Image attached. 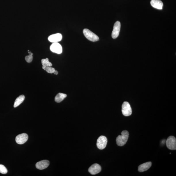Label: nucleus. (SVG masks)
<instances>
[{"mask_svg": "<svg viewBox=\"0 0 176 176\" xmlns=\"http://www.w3.org/2000/svg\"><path fill=\"white\" fill-rule=\"evenodd\" d=\"M101 167L99 164L95 163L89 167V171L90 174L95 175L97 174L101 171Z\"/></svg>", "mask_w": 176, "mask_h": 176, "instance_id": "nucleus-9", "label": "nucleus"}, {"mask_svg": "<svg viewBox=\"0 0 176 176\" xmlns=\"http://www.w3.org/2000/svg\"><path fill=\"white\" fill-rule=\"evenodd\" d=\"M150 4L154 8L158 9H162L163 3L160 0H151Z\"/></svg>", "mask_w": 176, "mask_h": 176, "instance_id": "nucleus-12", "label": "nucleus"}, {"mask_svg": "<svg viewBox=\"0 0 176 176\" xmlns=\"http://www.w3.org/2000/svg\"><path fill=\"white\" fill-rule=\"evenodd\" d=\"M28 136L27 134L23 133L19 134L16 137V141L17 144L22 145L28 141Z\"/></svg>", "mask_w": 176, "mask_h": 176, "instance_id": "nucleus-7", "label": "nucleus"}, {"mask_svg": "<svg viewBox=\"0 0 176 176\" xmlns=\"http://www.w3.org/2000/svg\"><path fill=\"white\" fill-rule=\"evenodd\" d=\"M45 70L48 73H52L54 72L55 70L54 68L51 67H48L45 68Z\"/></svg>", "mask_w": 176, "mask_h": 176, "instance_id": "nucleus-19", "label": "nucleus"}, {"mask_svg": "<svg viewBox=\"0 0 176 176\" xmlns=\"http://www.w3.org/2000/svg\"><path fill=\"white\" fill-rule=\"evenodd\" d=\"M129 136L128 131L124 130L121 133V135H119L116 139L117 145L119 146H123L128 141Z\"/></svg>", "mask_w": 176, "mask_h": 176, "instance_id": "nucleus-1", "label": "nucleus"}, {"mask_svg": "<svg viewBox=\"0 0 176 176\" xmlns=\"http://www.w3.org/2000/svg\"><path fill=\"white\" fill-rule=\"evenodd\" d=\"M121 24L120 22L117 21L114 24L113 30H112V38L115 39L118 36L120 31Z\"/></svg>", "mask_w": 176, "mask_h": 176, "instance_id": "nucleus-6", "label": "nucleus"}, {"mask_svg": "<svg viewBox=\"0 0 176 176\" xmlns=\"http://www.w3.org/2000/svg\"><path fill=\"white\" fill-rule=\"evenodd\" d=\"M50 162L48 160H41L37 163L36 164V167L37 169L42 170L48 167L49 165Z\"/></svg>", "mask_w": 176, "mask_h": 176, "instance_id": "nucleus-11", "label": "nucleus"}, {"mask_svg": "<svg viewBox=\"0 0 176 176\" xmlns=\"http://www.w3.org/2000/svg\"><path fill=\"white\" fill-rule=\"evenodd\" d=\"M24 99H25V96L24 95H20L17 97L14 102V107L16 108L19 106L23 102Z\"/></svg>", "mask_w": 176, "mask_h": 176, "instance_id": "nucleus-14", "label": "nucleus"}, {"mask_svg": "<svg viewBox=\"0 0 176 176\" xmlns=\"http://www.w3.org/2000/svg\"><path fill=\"white\" fill-rule=\"evenodd\" d=\"M151 165L152 163L151 162H148L142 164L139 166L138 170L139 172H145L150 169Z\"/></svg>", "mask_w": 176, "mask_h": 176, "instance_id": "nucleus-13", "label": "nucleus"}, {"mask_svg": "<svg viewBox=\"0 0 176 176\" xmlns=\"http://www.w3.org/2000/svg\"><path fill=\"white\" fill-rule=\"evenodd\" d=\"M67 96L66 94L59 93L55 97V101L56 102L60 103L62 102Z\"/></svg>", "mask_w": 176, "mask_h": 176, "instance_id": "nucleus-15", "label": "nucleus"}, {"mask_svg": "<svg viewBox=\"0 0 176 176\" xmlns=\"http://www.w3.org/2000/svg\"><path fill=\"white\" fill-rule=\"evenodd\" d=\"M107 143V139L106 136H100L97 140V145L100 150H103L106 148Z\"/></svg>", "mask_w": 176, "mask_h": 176, "instance_id": "nucleus-4", "label": "nucleus"}, {"mask_svg": "<svg viewBox=\"0 0 176 176\" xmlns=\"http://www.w3.org/2000/svg\"><path fill=\"white\" fill-rule=\"evenodd\" d=\"M50 50L53 53L60 54L62 52V45L58 43H53L50 46Z\"/></svg>", "mask_w": 176, "mask_h": 176, "instance_id": "nucleus-8", "label": "nucleus"}, {"mask_svg": "<svg viewBox=\"0 0 176 176\" xmlns=\"http://www.w3.org/2000/svg\"><path fill=\"white\" fill-rule=\"evenodd\" d=\"M62 36L60 33L53 34L49 37L48 40L50 42L53 43H58L62 40Z\"/></svg>", "mask_w": 176, "mask_h": 176, "instance_id": "nucleus-10", "label": "nucleus"}, {"mask_svg": "<svg viewBox=\"0 0 176 176\" xmlns=\"http://www.w3.org/2000/svg\"><path fill=\"white\" fill-rule=\"evenodd\" d=\"M166 146L169 150H176V139L175 137L170 136L168 138L166 141Z\"/></svg>", "mask_w": 176, "mask_h": 176, "instance_id": "nucleus-5", "label": "nucleus"}, {"mask_svg": "<svg viewBox=\"0 0 176 176\" xmlns=\"http://www.w3.org/2000/svg\"><path fill=\"white\" fill-rule=\"evenodd\" d=\"M83 32L85 37L90 41L95 42L99 40L98 37L89 29H84Z\"/></svg>", "mask_w": 176, "mask_h": 176, "instance_id": "nucleus-2", "label": "nucleus"}, {"mask_svg": "<svg viewBox=\"0 0 176 176\" xmlns=\"http://www.w3.org/2000/svg\"><path fill=\"white\" fill-rule=\"evenodd\" d=\"M29 55L26 56L25 59L26 62L28 63H30L33 60V53L28 51Z\"/></svg>", "mask_w": 176, "mask_h": 176, "instance_id": "nucleus-17", "label": "nucleus"}, {"mask_svg": "<svg viewBox=\"0 0 176 176\" xmlns=\"http://www.w3.org/2000/svg\"><path fill=\"white\" fill-rule=\"evenodd\" d=\"M122 113L124 116H127L131 115L132 109L130 104L126 102H124L122 106Z\"/></svg>", "mask_w": 176, "mask_h": 176, "instance_id": "nucleus-3", "label": "nucleus"}, {"mask_svg": "<svg viewBox=\"0 0 176 176\" xmlns=\"http://www.w3.org/2000/svg\"><path fill=\"white\" fill-rule=\"evenodd\" d=\"M8 172L7 168L5 166L2 164H0V173L2 174H6Z\"/></svg>", "mask_w": 176, "mask_h": 176, "instance_id": "nucleus-18", "label": "nucleus"}, {"mask_svg": "<svg viewBox=\"0 0 176 176\" xmlns=\"http://www.w3.org/2000/svg\"><path fill=\"white\" fill-rule=\"evenodd\" d=\"M41 63H42L43 65L42 68L45 70L46 67H51L52 65V64L49 62V59L48 58L43 59L41 60Z\"/></svg>", "mask_w": 176, "mask_h": 176, "instance_id": "nucleus-16", "label": "nucleus"}, {"mask_svg": "<svg viewBox=\"0 0 176 176\" xmlns=\"http://www.w3.org/2000/svg\"><path fill=\"white\" fill-rule=\"evenodd\" d=\"M53 73L55 75H57L58 74V72L57 70H55Z\"/></svg>", "mask_w": 176, "mask_h": 176, "instance_id": "nucleus-20", "label": "nucleus"}]
</instances>
